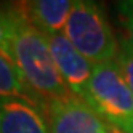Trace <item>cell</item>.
<instances>
[{
    "label": "cell",
    "instance_id": "30bf717a",
    "mask_svg": "<svg viewBox=\"0 0 133 133\" xmlns=\"http://www.w3.org/2000/svg\"><path fill=\"white\" fill-rule=\"evenodd\" d=\"M13 37L11 8H0V53L10 58V45Z\"/></svg>",
    "mask_w": 133,
    "mask_h": 133
},
{
    "label": "cell",
    "instance_id": "ba28073f",
    "mask_svg": "<svg viewBox=\"0 0 133 133\" xmlns=\"http://www.w3.org/2000/svg\"><path fill=\"white\" fill-rule=\"evenodd\" d=\"M10 96L31 99L43 108V103L26 85L15 63L3 53H0V98H10Z\"/></svg>",
    "mask_w": 133,
    "mask_h": 133
},
{
    "label": "cell",
    "instance_id": "7c38bea8",
    "mask_svg": "<svg viewBox=\"0 0 133 133\" xmlns=\"http://www.w3.org/2000/svg\"><path fill=\"white\" fill-rule=\"evenodd\" d=\"M104 133H125V131H122L120 128H117V127H114V125H106V130H104Z\"/></svg>",
    "mask_w": 133,
    "mask_h": 133
},
{
    "label": "cell",
    "instance_id": "8fae6325",
    "mask_svg": "<svg viewBox=\"0 0 133 133\" xmlns=\"http://www.w3.org/2000/svg\"><path fill=\"white\" fill-rule=\"evenodd\" d=\"M119 13L128 32V40L133 43V0L119 2Z\"/></svg>",
    "mask_w": 133,
    "mask_h": 133
},
{
    "label": "cell",
    "instance_id": "7a4b0ae2",
    "mask_svg": "<svg viewBox=\"0 0 133 133\" xmlns=\"http://www.w3.org/2000/svg\"><path fill=\"white\" fill-rule=\"evenodd\" d=\"M64 35L91 64L116 61L119 42L103 8L91 0H75Z\"/></svg>",
    "mask_w": 133,
    "mask_h": 133
},
{
    "label": "cell",
    "instance_id": "3957f363",
    "mask_svg": "<svg viewBox=\"0 0 133 133\" xmlns=\"http://www.w3.org/2000/svg\"><path fill=\"white\" fill-rule=\"evenodd\" d=\"M83 101L106 123L133 133V91L116 61L95 64Z\"/></svg>",
    "mask_w": 133,
    "mask_h": 133
},
{
    "label": "cell",
    "instance_id": "5b68a950",
    "mask_svg": "<svg viewBox=\"0 0 133 133\" xmlns=\"http://www.w3.org/2000/svg\"><path fill=\"white\" fill-rule=\"evenodd\" d=\"M48 40L50 50L53 55L55 64L58 68L61 79L64 80L69 91L80 99L85 98L88 83L93 75V68L85 56L69 42V39L63 34H45Z\"/></svg>",
    "mask_w": 133,
    "mask_h": 133
},
{
    "label": "cell",
    "instance_id": "6da1fadb",
    "mask_svg": "<svg viewBox=\"0 0 133 133\" xmlns=\"http://www.w3.org/2000/svg\"><path fill=\"white\" fill-rule=\"evenodd\" d=\"M10 8L13 15L10 59L23 75L26 85L43 106L46 101L72 96L58 72L45 34L27 19L21 6Z\"/></svg>",
    "mask_w": 133,
    "mask_h": 133
},
{
    "label": "cell",
    "instance_id": "277c9868",
    "mask_svg": "<svg viewBox=\"0 0 133 133\" xmlns=\"http://www.w3.org/2000/svg\"><path fill=\"white\" fill-rule=\"evenodd\" d=\"M43 111L50 133H104L108 125L83 99L74 95L46 101Z\"/></svg>",
    "mask_w": 133,
    "mask_h": 133
},
{
    "label": "cell",
    "instance_id": "52a82bcc",
    "mask_svg": "<svg viewBox=\"0 0 133 133\" xmlns=\"http://www.w3.org/2000/svg\"><path fill=\"white\" fill-rule=\"evenodd\" d=\"M75 0H31L21 3V10L43 34H63Z\"/></svg>",
    "mask_w": 133,
    "mask_h": 133
},
{
    "label": "cell",
    "instance_id": "9c48e42d",
    "mask_svg": "<svg viewBox=\"0 0 133 133\" xmlns=\"http://www.w3.org/2000/svg\"><path fill=\"white\" fill-rule=\"evenodd\" d=\"M116 63L123 75L125 82L128 83L130 90L133 91V43L128 40V37L119 40V53Z\"/></svg>",
    "mask_w": 133,
    "mask_h": 133
},
{
    "label": "cell",
    "instance_id": "8992f818",
    "mask_svg": "<svg viewBox=\"0 0 133 133\" xmlns=\"http://www.w3.org/2000/svg\"><path fill=\"white\" fill-rule=\"evenodd\" d=\"M0 133H50L40 104L26 98H0Z\"/></svg>",
    "mask_w": 133,
    "mask_h": 133
}]
</instances>
